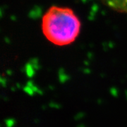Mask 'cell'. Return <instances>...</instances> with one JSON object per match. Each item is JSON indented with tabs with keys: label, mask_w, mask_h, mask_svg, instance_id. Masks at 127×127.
I'll return each mask as SVG.
<instances>
[{
	"label": "cell",
	"mask_w": 127,
	"mask_h": 127,
	"mask_svg": "<svg viewBox=\"0 0 127 127\" xmlns=\"http://www.w3.org/2000/svg\"><path fill=\"white\" fill-rule=\"evenodd\" d=\"M81 22L72 9L52 6L42 21V31L47 40L57 46L71 44L77 38Z\"/></svg>",
	"instance_id": "1"
},
{
	"label": "cell",
	"mask_w": 127,
	"mask_h": 127,
	"mask_svg": "<svg viewBox=\"0 0 127 127\" xmlns=\"http://www.w3.org/2000/svg\"><path fill=\"white\" fill-rule=\"evenodd\" d=\"M111 9L119 12L127 13V0H102Z\"/></svg>",
	"instance_id": "2"
}]
</instances>
